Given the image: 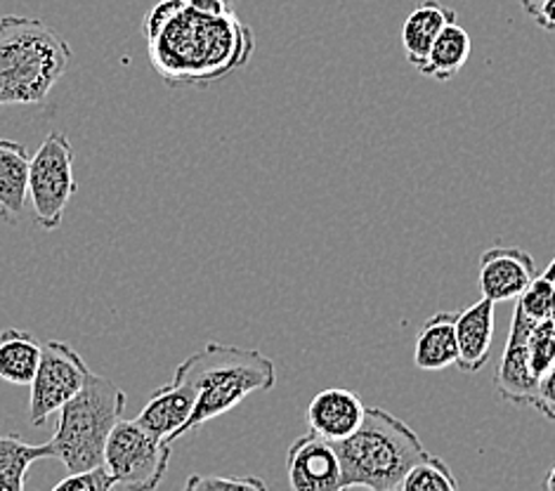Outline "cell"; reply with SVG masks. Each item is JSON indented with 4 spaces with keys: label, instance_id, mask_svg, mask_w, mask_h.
Returning <instances> with one entry per match:
<instances>
[{
    "label": "cell",
    "instance_id": "6da1fadb",
    "mask_svg": "<svg viewBox=\"0 0 555 491\" xmlns=\"http://www.w3.org/2000/svg\"><path fill=\"white\" fill-rule=\"evenodd\" d=\"M154 72L168 86H208L254 55V31L236 12L214 17L188 0H156L142 22Z\"/></svg>",
    "mask_w": 555,
    "mask_h": 491
},
{
    "label": "cell",
    "instance_id": "7a4b0ae2",
    "mask_svg": "<svg viewBox=\"0 0 555 491\" xmlns=\"http://www.w3.org/2000/svg\"><path fill=\"white\" fill-rule=\"evenodd\" d=\"M173 376L188 383L196 392L192 416L176 437L180 440V437L199 430L204 423L240 406L254 392L272 390L276 369L270 357L260 350L210 340L199 352L190 354Z\"/></svg>",
    "mask_w": 555,
    "mask_h": 491
},
{
    "label": "cell",
    "instance_id": "3957f363",
    "mask_svg": "<svg viewBox=\"0 0 555 491\" xmlns=\"http://www.w3.org/2000/svg\"><path fill=\"white\" fill-rule=\"evenodd\" d=\"M72 48L36 17H0V107L43 104L69 72Z\"/></svg>",
    "mask_w": 555,
    "mask_h": 491
},
{
    "label": "cell",
    "instance_id": "277c9868",
    "mask_svg": "<svg viewBox=\"0 0 555 491\" xmlns=\"http://www.w3.org/2000/svg\"><path fill=\"white\" fill-rule=\"evenodd\" d=\"M334 447L348 491L398 489L404 475L428 454L421 437L386 409H366L357 432Z\"/></svg>",
    "mask_w": 555,
    "mask_h": 491
},
{
    "label": "cell",
    "instance_id": "5b68a950",
    "mask_svg": "<svg viewBox=\"0 0 555 491\" xmlns=\"http://www.w3.org/2000/svg\"><path fill=\"white\" fill-rule=\"evenodd\" d=\"M126 404L128 397L114 380L90 374L83 390L57 411V428L50 444L69 475L102 466L104 447Z\"/></svg>",
    "mask_w": 555,
    "mask_h": 491
},
{
    "label": "cell",
    "instance_id": "8992f818",
    "mask_svg": "<svg viewBox=\"0 0 555 491\" xmlns=\"http://www.w3.org/2000/svg\"><path fill=\"white\" fill-rule=\"evenodd\" d=\"M170 449L138 421H118L107 447H104V470L118 487L128 491H154L162 484L170 463Z\"/></svg>",
    "mask_w": 555,
    "mask_h": 491
},
{
    "label": "cell",
    "instance_id": "52a82bcc",
    "mask_svg": "<svg viewBox=\"0 0 555 491\" xmlns=\"http://www.w3.org/2000/svg\"><path fill=\"white\" fill-rule=\"evenodd\" d=\"M76 190L72 142L64 132H48L29 166V198L36 222L48 232L57 230Z\"/></svg>",
    "mask_w": 555,
    "mask_h": 491
},
{
    "label": "cell",
    "instance_id": "ba28073f",
    "mask_svg": "<svg viewBox=\"0 0 555 491\" xmlns=\"http://www.w3.org/2000/svg\"><path fill=\"white\" fill-rule=\"evenodd\" d=\"M90 366L67 343L48 340L41 345V362L31 380L29 397V421L31 426L41 428L50 416L83 390L90 378Z\"/></svg>",
    "mask_w": 555,
    "mask_h": 491
},
{
    "label": "cell",
    "instance_id": "9c48e42d",
    "mask_svg": "<svg viewBox=\"0 0 555 491\" xmlns=\"http://www.w3.org/2000/svg\"><path fill=\"white\" fill-rule=\"evenodd\" d=\"M286 475L294 491H348L336 447L312 432L288 447Z\"/></svg>",
    "mask_w": 555,
    "mask_h": 491
},
{
    "label": "cell",
    "instance_id": "30bf717a",
    "mask_svg": "<svg viewBox=\"0 0 555 491\" xmlns=\"http://www.w3.org/2000/svg\"><path fill=\"white\" fill-rule=\"evenodd\" d=\"M534 322L527 316L520 305L513 312V322L508 331V340L504 348V357H501V364L494 378V390L501 400L525 406L534 402L537 395V378L530 366V350H527V338H530Z\"/></svg>",
    "mask_w": 555,
    "mask_h": 491
},
{
    "label": "cell",
    "instance_id": "8fae6325",
    "mask_svg": "<svg viewBox=\"0 0 555 491\" xmlns=\"http://www.w3.org/2000/svg\"><path fill=\"white\" fill-rule=\"evenodd\" d=\"M537 279L532 256L515 246H494L480 258L482 298L496 302L518 300Z\"/></svg>",
    "mask_w": 555,
    "mask_h": 491
},
{
    "label": "cell",
    "instance_id": "7c38bea8",
    "mask_svg": "<svg viewBox=\"0 0 555 491\" xmlns=\"http://www.w3.org/2000/svg\"><path fill=\"white\" fill-rule=\"evenodd\" d=\"M364 414L366 406L360 400V395L346 388H328L312 397L306 411V421L312 435L336 444L357 432V428L362 426Z\"/></svg>",
    "mask_w": 555,
    "mask_h": 491
},
{
    "label": "cell",
    "instance_id": "4fadbf2b",
    "mask_svg": "<svg viewBox=\"0 0 555 491\" xmlns=\"http://www.w3.org/2000/svg\"><path fill=\"white\" fill-rule=\"evenodd\" d=\"M196 402V392L188 383L180 378H170L164 388L152 392L150 402L144 404L140 416L135 418L142 428H147L158 440L168 444L176 442L180 428L192 416V409Z\"/></svg>",
    "mask_w": 555,
    "mask_h": 491
},
{
    "label": "cell",
    "instance_id": "5bb4252c",
    "mask_svg": "<svg viewBox=\"0 0 555 491\" xmlns=\"http://www.w3.org/2000/svg\"><path fill=\"white\" fill-rule=\"evenodd\" d=\"M494 308L496 305L487 298L473 302L470 308L456 314V343L459 360L456 366L464 374H478L489 362L494 343Z\"/></svg>",
    "mask_w": 555,
    "mask_h": 491
},
{
    "label": "cell",
    "instance_id": "9a60e30c",
    "mask_svg": "<svg viewBox=\"0 0 555 491\" xmlns=\"http://www.w3.org/2000/svg\"><path fill=\"white\" fill-rule=\"evenodd\" d=\"M452 22H456V12L452 8L442 5L440 0H423L402 24V48L409 64L418 69L444 26Z\"/></svg>",
    "mask_w": 555,
    "mask_h": 491
},
{
    "label": "cell",
    "instance_id": "2e32d148",
    "mask_svg": "<svg viewBox=\"0 0 555 491\" xmlns=\"http://www.w3.org/2000/svg\"><path fill=\"white\" fill-rule=\"evenodd\" d=\"M459 343H456V314L438 312L428 316L416 334L414 364L423 371H442L456 364Z\"/></svg>",
    "mask_w": 555,
    "mask_h": 491
},
{
    "label": "cell",
    "instance_id": "e0dca14e",
    "mask_svg": "<svg viewBox=\"0 0 555 491\" xmlns=\"http://www.w3.org/2000/svg\"><path fill=\"white\" fill-rule=\"evenodd\" d=\"M31 156L24 144L0 138V214L20 216L29 198Z\"/></svg>",
    "mask_w": 555,
    "mask_h": 491
},
{
    "label": "cell",
    "instance_id": "ac0fdd59",
    "mask_svg": "<svg viewBox=\"0 0 555 491\" xmlns=\"http://www.w3.org/2000/svg\"><path fill=\"white\" fill-rule=\"evenodd\" d=\"M473 41L468 31L459 22L447 24L438 41L433 43L426 62L418 66V72L435 81H449L454 78L461 69H464L466 62L470 60Z\"/></svg>",
    "mask_w": 555,
    "mask_h": 491
},
{
    "label": "cell",
    "instance_id": "d6986e66",
    "mask_svg": "<svg viewBox=\"0 0 555 491\" xmlns=\"http://www.w3.org/2000/svg\"><path fill=\"white\" fill-rule=\"evenodd\" d=\"M38 362H41V343L29 331L5 328L0 334V380L31 385Z\"/></svg>",
    "mask_w": 555,
    "mask_h": 491
},
{
    "label": "cell",
    "instance_id": "ffe728a7",
    "mask_svg": "<svg viewBox=\"0 0 555 491\" xmlns=\"http://www.w3.org/2000/svg\"><path fill=\"white\" fill-rule=\"evenodd\" d=\"M43 458H55L50 442L26 444L15 435H0V491H26V473Z\"/></svg>",
    "mask_w": 555,
    "mask_h": 491
},
{
    "label": "cell",
    "instance_id": "44dd1931",
    "mask_svg": "<svg viewBox=\"0 0 555 491\" xmlns=\"http://www.w3.org/2000/svg\"><path fill=\"white\" fill-rule=\"evenodd\" d=\"M398 491H459V482L440 456L426 454L404 475Z\"/></svg>",
    "mask_w": 555,
    "mask_h": 491
},
{
    "label": "cell",
    "instance_id": "7402d4cb",
    "mask_svg": "<svg viewBox=\"0 0 555 491\" xmlns=\"http://www.w3.org/2000/svg\"><path fill=\"white\" fill-rule=\"evenodd\" d=\"M527 350H530L532 374L539 380L555 366V316L534 322L530 338H527Z\"/></svg>",
    "mask_w": 555,
    "mask_h": 491
},
{
    "label": "cell",
    "instance_id": "603a6c76",
    "mask_svg": "<svg viewBox=\"0 0 555 491\" xmlns=\"http://www.w3.org/2000/svg\"><path fill=\"white\" fill-rule=\"evenodd\" d=\"M518 305L532 322L548 320L555 312V282H551V279H534L530 288L518 298Z\"/></svg>",
    "mask_w": 555,
    "mask_h": 491
},
{
    "label": "cell",
    "instance_id": "cb8c5ba5",
    "mask_svg": "<svg viewBox=\"0 0 555 491\" xmlns=\"http://www.w3.org/2000/svg\"><path fill=\"white\" fill-rule=\"evenodd\" d=\"M182 491H268L260 477H224V475H192Z\"/></svg>",
    "mask_w": 555,
    "mask_h": 491
},
{
    "label": "cell",
    "instance_id": "d4e9b609",
    "mask_svg": "<svg viewBox=\"0 0 555 491\" xmlns=\"http://www.w3.org/2000/svg\"><path fill=\"white\" fill-rule=\"evenodd\" d=\"M52 491H118V484L114 482V477L104 470V466H100L64 477L60 484L52 487Z\"/></svg>",
    "mask_w": 555,
    "mask_h": 491
},
{
    "label": "cell",
    "instance_id": "484cf974",
    "mask_svg": "<svg viewBox=\"0 0 555 491\" xmlns=\"http://www.w3.org/2000/svg\"><path fill=\"white\" fill-rule=\"evenodd\" d=\"M532 404L537 406L539 414H544L548 421H555V366L539 378Z\"/></svg>",
    "mask_w": 555,
    "mask_h": 491
},
{
    "label": "cell",
    "instance_id": "4316f807",
    "mask_svg": "<svg viewBox=\"0 0 555 491\" xmlns=\"http://www.w3.org/2000/svg\"><path fill=\"white\" fill-rule=\"evenodd\" d=\"M188 5L194 8L196 12H204V15H214V17H222L234 12L230 0H188Z\"/></svg>",
    "mask_w": 555,
    "mask_h": 491
},
{
    "label": "cell",
    "instance_id": "83f0119b",
    "mask_svg": "<svg viewBox=\"0 0 555 491\" xmlns=\"http://www.w3.org/2000/svg\"><path fill=\"white\" fill-rule=\"evenodd\" d=\"M546 491H555V466L551 468V473L546 477Z\"/></svg>",
    "mask_w": 555,
    "mask_h": 491
},
{
    "label": "cell",
    "instance_id": "f1b7e54d",
    "mask_svg": "<svg viewBox=\"0 0 555 491\" xmlns=\"http://www.w3.org/2000/svg\"><path fill=\"white\" fill-rule=\"evenodd\" d=\"M520 3H522V8H525L527 12H530V10L534 8V3H537V0H520Z\"/></svg>",
    "mask_w": 555,
    "mask_h": 491
},
{
    "label": "cell",
    "instance_id": "f546056e",
    "mask_svg": "<svg viewBox=\"0 0 555 491\" xmlns=\"http://www.w3.org/2000/svg\"><path fill=\"white\" fill-rule=\"evenodd\" d=\"M386 491H398V489H386Z\"/></svg>",
    "mask_w": 555,
    "mask_h": 491
},
{
    "label": "cell",
    "instance_id": "4dcf8cb0",
    "mask_svg": "<svg viewBox=\"0 0 555 491\" xmlns=\"http://www.w3.org/2000/svg\"><path fill=\"white\" fill-rule=\"evenodd\" d=\"M553 316H555V312H553Z\"/></svg>",
    "mask_w": 555,
    "mask_h": 491
}]
</instances>
